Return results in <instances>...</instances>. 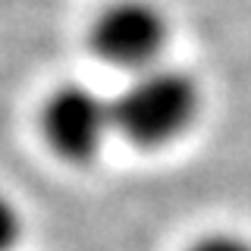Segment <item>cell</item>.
Here are the masks:
<instances>
[{
	"label": "cell",
	"mask_w": 251,
	"mask_h": 251,
	"mask_svg": "<svg viewBox=\"0 0 251 251\" xmlns=\"http://www.w3.org/2000/svg\"><path fill=\"white\" fill-rule=\"evenodd\" d=\"M201 110V91L182 69L151 66L129 78V85L113 98L116 132L135 145H167L195 123Z\"/></svg>",
	"instance_id": "6da1fadb"
},
{
	"label": "cell",
	"mask_w": 251,
	"mask_h": 251,
	"mask_svg": "<svg viewBox=\"0 0 251 251\" xmlns=\"http://www.w3.org/2000/svg\"><path fill=\"white\" fill-rule=\"evenodd\" d=\"M41 129L47 145L73 163H85L100 154L110 132H116L113 100H107L91 85H60L44 100Z\"/></svg>",
	"instance_id": "7a4b0ae2"
},
{
	"label": "cell",
	"mask_w": 251,
	"mask_h": 251,
	"mask_svg": "<svg viewBox=\"0 0 251 251\" xmlns=\"http://www.w3.org/2000/svg\"><path fill=\"white\" fill-rule=\"evenodd\" d=\"M167 44V19L148 0H116L91 25V47L110 66L129 69L132 75L157 66Z\"/></svg>",
	"instance_id": "3957f363"
},
{
	"label": "cell",
	"mask_w": 251,
	"mask_h": 251,
	"mask_svg": "<svg viewBox=\"0 0 251 251\" xmlns=\"http://www.w3.org/2000/svg\"><path fill=\"white\" fill-rule=\"evenodd\" d=\"M19 235H22L19 210H16V204L6 195H0V251H13Z\"/></svg>",
	"instance_id": "277c9868"
},
{
	"label": "cell",
	"mask_w": 251,
	"mask_h": 251,
	"mask_svg": "<svg viewBox=\"0 0 251 251\" xmlns=\"http://www.w3.org/2000/svg\"><path fill=\"white\" fill-rule=\"evenodd\" d=\"M188 251H251V239L235 232H210L204 239L192 242Z\"/></svg>",
	"instance_id": "5b68a950"
}]
</instances>
